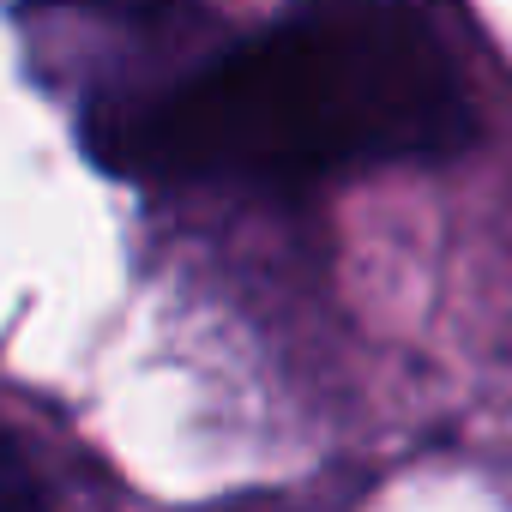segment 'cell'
<instances>
[{"label": "cell", "mask_w": 512, "mask_h": 512, "mask_svg": "<svg viewBox=\"0 0 512 512\" xmlns=\"http://www.w3.org/2000/svg\"><path fill=\"white\" fill-rule=\"evenodd\" d=\"M464 133L458 73L404 0H314L85 115L91 151L121 175L272 193L440 157Z\"/></svg>", "instance_id": "cell-1"}, {"label": "cell", "mask_w": 512, "mask_h": 512, "mask_svg": "<svg viewBox=\"0 0 512 512\" xmlns=\"http://www.w3.org/2000/svg\"><path fill=\"white\" fill-rule=\"evenodd\" d=\"M19 13L37 37V49H61V55H91V67L103 55L121 49H157L181 31V19L193 13V0H19Z\"/></svg>", "instance_id": "cell-2"}, {"label": "cell", "mask_w": 512, "mask_h": 512, "mask_svg": "<svg viewBox=\"0 0 512 512\" xmlns=\"http://www.w3.org/2000/svg\"><path fill=\"white\" fill-rule=\"evenodd\" d=\"M0 512H49V488L7 422H0Z\"/></svg>", "instance_id": "cell-3"}]
</instances>
